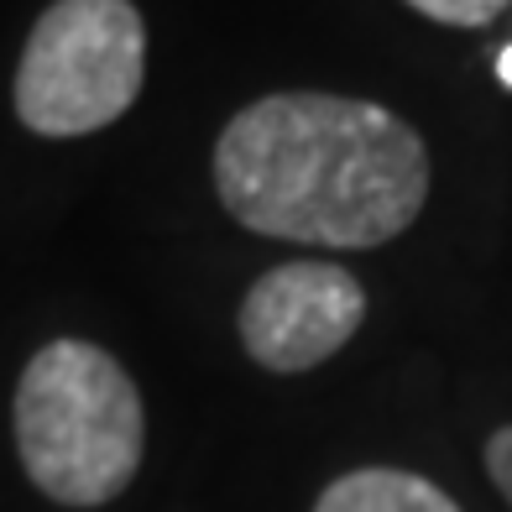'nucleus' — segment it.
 Instances as JSON below:
<instances>
[{
  "instance_id": "f257e3e1",
  "label": "nucleus",
  "mask_w": 512,
  "mask_h": 512,
  "mask_svg": "<svg viewBox=\"0 0 512 512\" xmlns=\"http://www.w3.org/2000/svg\"><path fill=\"white\" fill-rule=\"evenodd\" d=\"M429 147L371 100L288 89L236 110L215 142L225 215L272 241L371 251L429 199Z\"/></svg>"
},
{
  "instance_id": "f03ea898",
  "label": "nucleus",
  "mask_w": 512,
  "mask_h": 512,
  "mask_svg": "<svg viewBox=\"0 0 512 512\" xmlns=\"http://www.w3.org/2000/svg\"><path fill=\"white\" fill-rule=\"evenodd\" d=\"M11 429L21 471L63 507L115 502L147 450V408L131 371L105 345L68 335L21 366Z\"/></svg>"
},
{
  "instance_id": "7ed1b4c3",
  "label": "nucleus",
  "mask_w": 512,
  "mask_h": 512,
  "mask_svg": "<svg viewBox=\"0 0 512 512\" xmlns=\"http://www.w3.org/2000/svg\"><path fill=\"white\" fill-rule=\"evenodd\" d=\"M147 84V21L136 0H53L27 32L11 105L32 136L115 126Z\"/></svg>"
},
{
  "instance_id": "20e7f679",
  "label": "nucleus",
  "mask_w": 512,
  "mask_h": 512,
  "mask_svg": "<svg viewBox=\"0 0 512 512\" xmlns=\"http://www.w3.org/2000/svg\"><path fill=\"white\" fill-rule=\"evenodd\" d=\"M361 319L366 288L356 283V272H345L340 262H283L251 283L236 330L262 371L293 377L345 351Z\"/></svg>"
},
{
  "instance_id": "39448f33",
  "label": "nucleus",
  "mask_w": 512,
  "mask_h": 512,
  "mask_svg": "<svg viewBox=\"0 0 512 512\" xmlns=\"http://www.w3.org/2000/svg\"><path fill=\"white\" fill-rule=\"evenodd\" d=\"M314 512H460V502L439 492L429 476L398 465H361L324 486Z\"/></svg>"
},
{
  "instance_id": "423d86ee",
  "label": "nucleus",
  "mask_w": 512,
  "mask_h": 512,
  "mask_svg": "<svg viewBox=\"0 0 512 512\" xmlns=\"http://www.w3.org/2000/svg\"><path fill=\"white\" fill-rule=\"evenodd\" d=\"M408 6L429 21H445V27H486V21H497L512 0H408Z\"/></svg>"
},
{
  "instance_id": "0eeeda50",
  "label": "nucleus",
  "mask_w": 512,
  "mask_h": 512,
  "mask_svg": "<svg viewBox=\"0 0 512 512\" xmlns=\"http://www.w3.org/2000/svg\"><path fill=\"white\" fill-rule=\"evenodd\" d=\"M486 476L497 481V492L512 507V424H502L492 439H486Z\"/></svg>"
},
{
  "instance_id": "6e6552de",
  "label": "nucleus",
  "mask_w": 512,
  "mask_h": 512,
  "mask_svg": "<svg viewBox=\"0 0 512 512\" xmlns=\"http://www.w3.org/2000/svg\"><path fill=\"white\" fill-rule=\"evenodd\" d=\"M497 79H502V84L512 89V42H507V48L497 53Z\"/></svg>"
}]
</instances>
